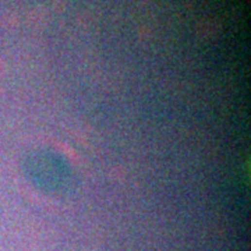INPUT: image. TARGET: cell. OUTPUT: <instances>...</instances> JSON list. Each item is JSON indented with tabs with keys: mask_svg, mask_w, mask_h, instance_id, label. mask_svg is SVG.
Masks as SVG:
<instances>
[{
	"mask_svg": "<svg viewBox=\"0 0 251 251\" xmlns=\"http://www.w3.org/2000/svg\"><path fill=\"white\" fill-rule=\"evenodd\" d=\"M32 183L48 193H67L74 187V175L62 157L49 151L32 152L28 163Z\"/></svg>",
	"mask_w": 251,
	"mask_h": 251,
	"instance_id": "1",
	"label": "cell"
}]
</instances>
